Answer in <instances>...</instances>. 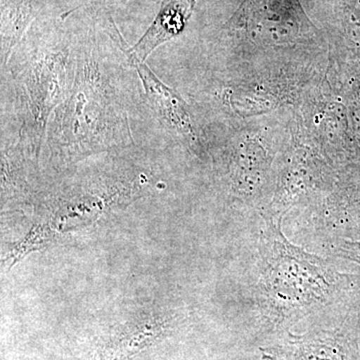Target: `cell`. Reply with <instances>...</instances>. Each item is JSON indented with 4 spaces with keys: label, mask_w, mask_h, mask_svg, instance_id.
<instances>
[{
    "label": "cell",
    "mask_w": 360,
    "mask_h": 360,
    "mask_svg": "<svg viewBox=\"0 0 360 360\" xmlns=\"http://www.w3.org/2000/svg\"><path fill=\"white\" fill-rule=\"evenodd\" d=\"M264 260L267 288L277 300L310 304L333 292V274L321 258L288 243L279 224H271L267 231Z\"/></svg>",
    "instance_id": "6da1fadb"
},
{
    "label": "cell",
    "mask_w": 360,
    "mask_h": 360,
    "mask_svg": "<svg viewBox=\"0 0 360 360\" xmlns=\"http://www.w3.org/2000/svg\"><path fill=\"white\" fill-rule=\"evenodd\" d=\"M264 360H354L347 336L333 331L291 335L274 347L260 348Z\"/></svg>",
    "instance_id": "7a4b0ae2"
},
{
    "label": "cell",
    "mask_w": 360,
    "mask_h": 360,
    "mask_svg": "<svg viewBox=\"0 0 360 360\" xmlns=\"http://www.w3.org/2000/svg\"><path fill=\"white\" fill-rule=\"evenodd\" d=\"M195 6V0H162L160 13L143 37L127 51L129 58L144 63L156 47L174 39L186 27Z\"/></svg>",
    "instance_id": "3957f363"
},
{
    "label": "cell",
    "mask_w": 360,
    "mask_h": 360,
    "mask_svg": "<svg viewBox=\"0 0 360 360\" xmlns=\"http://www.w3.org/2000/svg\"><path fill=\"white\" fill-rule=\"evenodd\" d=\"M129 59L136 68L149 101L155 110L180 132L193 136L191 116L187 112L186 103L181 97L163 84L142 61L135 58Z\"/></svg>",
    "instance_id": "277c9868"
},
{
    "label": "cell",
    "mask_w": 360,
    "mask_h": 360,
    "mask_svg": "<svg viewBox=\"0 0 360 360\" xmlns=\"http://www.w3.org/2000/svg\"><path fill=\"white\" fill-rule=\"evenodd\" d=\"M338 255L349 262L360 265V239H352L341 243L338 246Z\"/></svg>",
    "instance_id": "5b68a950"
},
{
    "label": "cell",
    "mask_w": 360,
    "mask_h": 360,
    "mask_svg": "<svg viewBox=\"0 0 360 360\" xmlns=\"http://www.w3.org/2000/svg\"><path fill=\"white\" fill-rule=\"evenodd\" d=\"M352 231H354V236L356 239H360V217L357 215L356 219H354V224H352Z\"/></svg>",
    "instance_id": "8992f818"
}]
</instances>
